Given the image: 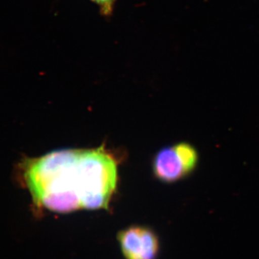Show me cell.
I'll use <instances>...</instances> for the list:
<instances>
[{"instance_id": "277c9868", "label": "cell", "mask_w": 259, "mask_h": 259, "mask_svg": "<svg viewBox=\"0 0 259 259\" xmlns=\"http://www.w3.org/2000/svg\"><path fill=\"white\" fill-rule=\"evenodd\" d=\"M90 1L98 7L100 13L103 16L108 18L113 13L117 0H90Z\"/></svg>"}, {"instance_id": "6da1fadb", "label": "cell", "mask_w": 259, "mask_h": 259, "mask_svg": "<svg viewBox=\"0 0 259 259\" xmlns=\"http://www.w3.org/2000/svg\"><path fill=\"white\" fill-rule=\"evenodd\" d=\"M20 168L35 208L56 213L108 209L118 180L117 160L105 145L56 150L24 160Z\"/></svg>"}, {"instance_id": "3957f363", "label": "cell", "mask_w": 259, "mask_h": 259, "mask_svg": "<svg viewBox=\"0 0 259 259\" xmlns=\"http://www.w3.org/2000/svg\"><path fill=\"white\" fill-rule=\"evenodd\" d=\"M125 259H156L160 250L157 235L148 227L130 226L117 236Z\"/></svg>"}, {"instance_id": "7a4b0ae2", "label": "cell", "mask_w": 259, "mask_h": 259, "mask_svg": "<svg viewBox=\"0 0 259 259\" xmlns=\"http://www.w3.org/2000/svg\"><path fill=\"white\" fill-rule=\"evenodd\" d=\"M198 162V152L189 143L166 146L160 150L153 158V175L163 183H175L194 172Z\"/></svg>"}]
</instances>
